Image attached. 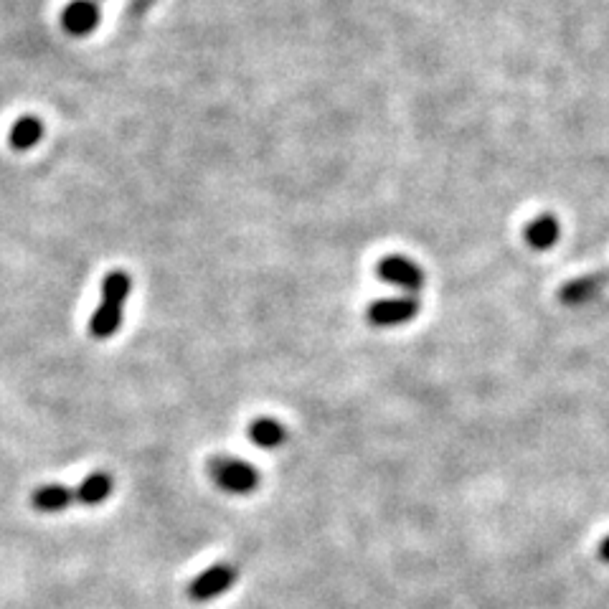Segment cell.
<instances>
[{
  "mask_svg": "<svg viewBox=\"0 0 609 609\" xmlns=\"http://www.w3.org/2000/svg\"><path fill=\"white\" fill-rule=\"evenodd\" d=\"M132 280L127 272H110L102 280V302L94 310L92 320H89V333L97 341H107L120 330L122 315H125V302L130 297Z\"/></svg>",
  "mask_w": 609,
  "mask_h": 609,
  "instance_id": "cell-1",
  "label": "cell"
},
{
  "mask_svg": "<svg viewBox=\"0 0 609 609\" xmlns=\"http://www.w3.org/2000/svg\"><path fill=\"white\" fill-rule=\"evenodd\" d=\"M209 475L221 490L231 495H249L259 488L257 467L236 457H214L209 462Z\"/></svg>",
  "mask_w": 609,
  "mask_h": 609,
  "instance_id": "cell-2",
  "label": "cell"
},
{
  "mask_svg": "<svg viewBox=\"0 0 609 609\" xmlns=\"http://www.w3.org/2000/svg\"><path fill=\"white\" fill-rule=\"evenodd\" d=\"M419 315V300L414 295L401 297H381L374 300L366 310V320L374 328H396Z\"/></svg>",
  "mask_w": 609,
  "mask_h": 609,
  "instance_id": "cell-3",
  "label": "cell"
},
{
  "mask_svg": "<svg viewBox=\"0 0 609 609\" xmlns=\"http://www.w3.org/2000/svg\"><path fill=\"white\" fill-rule=\"evenodd\" d=\"M376 275L386 282V285L396 287V290H404L406 295H414L424 287L427 277H424L422 267L412 259L401 257V254H391L384 257L376 264Z\"/></svg>",
  "mask_w": 609,
  "mask_h": 609,
  "instance_id": "cell-4",
  "label": "cell"
},
{
  "mask_svg": "<svg viewBox=\"0 0 609 609\" xmlns=\"http://www.w3.org/2000/svg\"><path fill=\"white\" fill-rule=\"evenodd\" d=\"M236 579H239V569L234 564H216L193 579L191 587H188V597L193 602H211V599L229 592Z\"/></svg>",
  "mask_w": 609,
  "mask_h": 609,
  "instance_id": "cell-5",
  "label": "cell"
},
{
  "mask_svg": "<svg viewBox=\"0 0 609 609\" xmlns=\"http://www.w3.org/2000/svg\"><path fill=\"white\" fill-rule=\"evenodd\" d=\"M61 26L69 36H87L99 26L97 0H72L61 11Z\"/></svg>",
  "mask_w": 609,
  "mask_h": 609,
  "instance_id": "cell-6",
  "label": "cell"
},
{
  "mask_svg": "<svg viewBox=\"0 0 609 609\" xmlns=\"http://www.w3.org/2000/svg\"><path fill=\"white\" fill-rule=\"evenodd\" d=\"M607 282H609V272H594V275L579 277V280H571L561 287L559 300L564 302V305H582V302L597 297L599 290H602Z\"/></svg>",
  "mask_w": 609,
  "mask_h": 609,
  "instance_id": "cell-7",
  "label": "cell"
},
{
  "mask_svg": "<svg viewBox=\"0 0 609 609\" xmlns=\"http://www.w3.org/2000/svg\"><path fill=\"white\" fill-rule=\"evenodd\" d=\"M249 439L262 450H277L282 442H287V429L277 419L259 417L249 424Z\"/></svg>",
  "mask_w": 609,
  "mask_h": 609,
  "instance_id": "cell-8",
  "label": "cell"
},
{
  "mask_svg": "<svg viewBox=\"0 0 609 609\" xmlns=\"http://www.w3.org/2000/svg\"><path fill=\"white\" fill-rule=\"evenodd\" d=\"M559 231L561 229H559V221H556V216L544 214V216H536V219L526 226L523 236H526V242L531 244L533 249L544 252V249L554 247L556 239H559Z\"/></svg>",
  "mask_w": 609,
  "mask_h": 609,
  "instance_id": "cell-9",
  "label": "cell"
},
{
  "mask_svg": "<svg viewBox=\"0 0 609 609\" xmlns=\"http://www.w3.org/2000/svg\"><path fill=\"white\" fill-rule=\"evenodd\" d=\"M115 488V480H112L110 472H92L87 480H82L77 490H74V498L82 505H97L102 500H107Z\"/></svg>",
  "mask_w": 609,
  "mask_h": 609,
  "instance_id": "cell-10",
  "label": "cell"
},
{
  "mask_svg": "<svg viewBox=\"0 0 609 609\" xmlns=\"http://www.w3.org/2000/svg\"><path fill=\"white\" fill-rule=\"evenodd\" d=\"M41 138H44V122L33 115L18 117L11 127V135H8L13 150H31Z\"/></svg>",
  "mask_w": 609,
  "mask_h": 609,
  "instance_id": "cell-11",
  "label": "cell"
},
{
  "mask_svg": "<svg viewBox=\"0 0 609 609\" xmlns=\"http://www.w3.org/2000/svg\"><path fill=\"white\" fill-rule=\"evenodd\" d=\"M33 508H39L44 513H59L74 503V490L64 488V485H44L33 493Z\"/></svg>",
  "mask_w": 609,
  "mask_h": 609,
  "instance_id": "cell-12",
  "label": "cell"
},
{
  "mask_svg": "<svg viewBox=\"0 0 609 609\" xmlns=\"http://www.w3.org/2000/svg\"><path fill=\"white\" fill-rule=\"evenodd\" d=\"M599 561H602V564H609V536H604L602 538V544H599Z\"/></svg>",
  "mask_w": 609,
  "mask_h": 609,
  "instance_id": "cell-13",
  "label": "cell"
}]
</instances>
